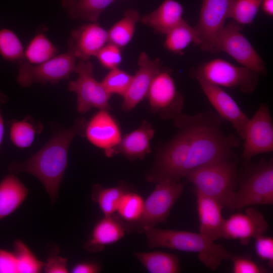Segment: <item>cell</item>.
Instances as JSON below:
<instances>
[{"instance_id": "obj_21", "label": "cell", "mask_w": 273, "mask_h": 273, "mask_svg": "<svg viewBox=\"0 0 273 273\" xmlns=\"http://www.w3.org/2000/svg\"><path fill=\"white\" fill-rule=\"evenodd\" d=\"M183 6L175 0H164L151 13L145 15L140 20L145 25L156 32L167 34L185 19Z\"/></svg>"}, {"instance_id": "obj_18", "label": "cell", "mask_w": 273, "mask_h": 273, "mask_svg": "<svg viewBox=\"0 0 273 273\" xmlns=\"http://www.w3.org/2000/svg\"><path fill=\"white\" fill-rule=\"evenodd\" d=\"M128 232L126 223L119 217L114 214L104 216L94 226L83 248L90 253L101 252L107 246L122 239Z\"/></svg>"}, {"instance_id": "obj_4", "label": "cell", "mask_w": 273, "mask_h": 273, "mask_svg": "<svg viewBox=\"0 0 273 273\" xmlns=\"http://www.w3.org/2000/svg\"><path fill=\"white\" fill-rule=\"evenodd\" d=\"M191 75L220 87L237 89L251 94L256 89L260 75L244 66L235 65L228 61L216 58L194 68Z\"/></svg>"}, {"instance_id": "obj_20", "label": "cell", "mask_w": 273, "mask_h": 273, "mask_svg": "<svg viewBox=\"0 0 273 273\" xmlns=\"http://www.w3.org/2000/svg\"><path fill=\"white\" fill-rule=\"evenodd\" d=\"M154 134L152 124L144 121L138 128L122 136L117 154H122L129 161L144 158L151 153V141Z\"/></svg>"}, {"instance_id": "obj_13", "label": "cell", "mask_w": 273, "mask_h": 273, "mask_svg": "<svg viewBox=\"0 0 273 273\" xmlns=\"http://www.w3.org/2000/svg\"><path fill=\"white\" fill-rule=\"evenodd\" d=\"M109 111L99 110L87 121L82 136L103 150L107 157H111L117 154L122 135L119 123Z\"/></svg>"}, {"instance_id": "obj_39", "label": "cell", "mask_w": 273, "mask_h": 273, "mask_svg": "<svg viewBox=\"0 0 273 273\" xmlns=\"http://www.w3.org/2000/svg\"><path fill=\"white\" fill-rule=\"evenodd\" d=\"M43 270L47 273H68L67 259L56 255L50 256L44 262Z\"/></svg>"}, {"instance_id": "obj_37", "label": "cell", "mask_w": 273, "mask_h": 273, "mask_svg": "<svg viewBox=\"0 0 273 273\" xmlns=\"http://www.w3.org/2000/svg\"><path fill=\"white\" fill-rule=\"evenodd\" d=\"M255 249L261 259L267 261L270 267L273 266V239L271 237L261 235L255 238Z\"/></svg>"}, {"instance_id": "obj_1", "label": "cell", "mask_w": 273, "mask_h": 273, "mask_svg": "<svg viewBox=\"0 0 273 273\" xmlns=\"http://www.w3.org/2000/svg\"><path fill=\"white\" fill-rule=\"evenodd\" d=\"M86 121L85 118L76 119L71 127L54 133L28 159L11 162L9 170L14 174L26 172L33 175L41 183L52 203H55L67 166L71 143L76 136H82Z\"/></svg>"}, {"instance_id": "obj_31", "label": "cell", "mask_w": 273, "mask_h": 273, "mask_svg": "<svg viewBox=\"0 0 273 273\" xmlns=\"http://www.w3.org/2000/svg\"><path fill=\"white\" fill-rule=\"evenodd\" d=\"M262 0H233L228 18L240 25L251 24L260 8Z\"/></svg>"}, {"instance_id": "obj_7", "label": "cell", "mask_w": 273, "mask_h": 273, "mask_svg": "<svg viewBox=\"0 0 273 273\" xmlns=\"http://www.w3.org/2000/svg\"><path fill=\"white\" fill-rule=\"evenodd\" d=\"M218 52L227 54L260 75L267 74L265 62L241 32V25L233 21L225 25L216 37L212 53Z\"/></svg>"}, {"instance_id": "obj_14", "label": "cell", "mask_w": 273, "mask_h": 273, "mask_svg": "<svg viewBox=\"0 0 273 273\" xmlns=\"http://www.w3.org/2000/svg\"><path fill=\"white\" fill-rule=\"evenodd\" d=\"M200 87L218 116L231 123L243 139L246 125L249 118L242 111L233 98L222 87L197 78Z\"/></svg>"}, {"instance_id": "obj_42", "label": "cell", "mask_w": 273, "mask_h": 273, "mask_svg": "<svg viewBox=\"0 0 273 273\" xmlns=\"http://www.w3.org/2000/svg\"><path fill=\"white\" fill-rule=\"evenodd\" d=\"M260 8L265 14L270 17H272L273 0H262Z\"/></svg>"}, {"instance_id": "obj_5", "label": "cell", "mask_w": 273, "mask_h": 273, "mask_svg": "<svg viewBox=\"0 0 273 273\" xmlns=\"http://www.w3.org/2000/svg\"><path fill=\"white\" fill-rule=\"evenodd\" d=\"M272 203L273 162L272 160H262L243 179L226 207L234 210Z\"/></svg>"}, {"instance_id": "obj_6", "label": "cell", "mask_w": 273, "mask_h": 273, "mask_svg": "<svg viewBox=\"0 0 273 273\" xmlns=\"http://www.w3.org/2000/svg\"><path fill=\"white\" fill-rule=\"evenodd\" d=\"M156 184L154 190L144 201V210L140 219L134 223H126L128 232L132 230L143 232L145 228L166 222L185 186L180 181L169 180Z\"/></svg>"}, {"instance_id": "obj_10", "label": "cell", "mask_w": 273, "mask_h": 273, "mask_svg": "<svg viewBox=\"0 0 273 273\" xmlns=\"http://www.w3.org/2000/svg\"><path fill=\"white\" fill-rule=\"evenodd\" d=\"M147 97L151 112L163 119H174L182 113L184 99L168 70L162 68L156 74Z\"/></svg>"}, {"instance_id": "obj_12", "label": "cell", "mask_w": 273, "mask_h": 273, "mask_svg": "<svg viewBox=\"0 0 273 273\" xmlns=\"http://www.w3.org/2000/svg\"><path fill=\"white\" fill-rule=\"evenodd\" d=\"M233 0H202L198 20L194 26L201 49L212 53L214 42L225 25Z\"/></svg>"}, {"instance_id": "obj_36", "label": "cell", "mask_w": 273, "mask_h": 273, "mask_svg": "<svg viewBox=\"0 0 273 273\" xmlns=\"http://www.w3.org/2000/svg\"><path fill=\"white\" fill-rule=\"evenodd\" d=\"M234 273H261L266 270L246 256H231Z\"/></svg>"}, {"instance_id": "obj_38", "label": "cell", "mask_w": 273, "mask_h": 273, "mask_svg": "<svg viewBox=\"0 0 273 273\" xmlns=\"http://www.w3.org/2000/svg\"><path fill=\"white\" fill-rule=\"evenodd\" d=\"M0 273H18L17 260L14 251L0 249Z\"/></svg>"}, {"instance_id": "obj_16", "label": "cell", "mask_w": 273, "mask_h": 273, "mask_svg": "<svg viewBox=\"0 0 273 273\" xmlns=\"http://www.w3.org/2000/svg\"><path fill=\"white\" fill-rule=\"evenodd\" d=\"M268 227L263 215L249 207L245 213H235L225 219L222 238L238 240L242 245H247L252 238L264 235Z\"/></svg>"}, {"instance_id": "obj_40", "label": "cell", "mask_w": 273, "mask_h": 273, "mask_svg": "<svg viewBox=\"0 0 273 273\" xmlns=\"http://www.w3.org/2000/svg\"><path fill=\"white\" fill-rule=\"evenodd\" d=\"M101 265L93 261H83L75 264L72 267V273H97L101 271Z\"/></svg>"}, {"instance_id": "obj_27", "label": "cell", "mask_w": 273, "mask_h": 273, "mask_svg": "<svg viewBox=\"0 0 273 273\" xmlns=\"http://www.w3.org/2000/svg\"><path fill=\"white\" fill-rule=\"evenodd\" d=\"M43 129V125L30 116L21 120H13L10 126V138L14 145L20 149L30 146L35 135Z\"/></svg>"}, {"instance_id": "obj_30", "label": "cell", "mask_w": 273, "mask_h": 273, "mask_svg": "<svg viewBox=\"0 0 273 273\" xmlns=\"http://www.w3.org/2000/svg\"><path fill=\"white\" fill-rule=\"evenodd\" d=\"M144 201L136 192L127 190L121 197L117 207L119 217L127 223L136 222L143 214Z\"/></svg>"}, {"instance_id": "obj_17", "label": "cell", "mask_w": 273, "mask_h": 273, "mask_svg": "<svg viewBox=\"0 0 273 273\" xmlns=\"http://www.w3.org/2000/svg\"><path fill=\"white\" fill-rule=\"evenodd\" d=\"M107 42V31L97 22H89L72 31L68 50L79 60H88Z\"/></svg>"}, {"instance_id": "obj_9", "label": "cell", "mask_w": 273, "mask_h": 273, "mask_svg": "<svg viewBox=\"0 0 273 273\" xmlns=\"http://www.w3.org/2000/svg\"><path fill=\"white\" fill-rule=\"evenodd\" d=\"M75 72L78 77L69 82L68 89L77 95V111L84 114L94 108L110 110L111 95L95 78L93 63L89 60H79Z\"/></svg>"}, {"instance_id": "obj_41", "label": "cell", "mask_w": 273, "mask_h": 273, "mask_svg": "<svg viewBox=\"0 0 273 273\" xmlns=\"http://www.w3.org/2000/svg\"><path fill=\"white\" fill-rule=\"evenodd\" d=\"M8 101L9 99L7 96L0 90V150L4 133V123L2 115L1 106L2 104L6 103Z\"/></svg>"}, {"instance_id": "obj_25", "label": "cell", "mask_w": 273, "mask_h": 273, "mask_svg": "<svg viewBox=\"0 0 273 273\" xmlns=\"http://www.w3.org/2000/svg\"><path fill=\"white\" fill-rule=\"evenodd\" d=\"M165 48L169 52L182 55L184 50L191 43L199 46L196 30L185 20L165 34Z\"/></svg>"}, {"instance_id": "obj_11", "label": "cell", "mask_w": 273, "mask_h": 273, "mask_svg": "<svg viewBox=\"0 0 273 273\" xmlns=\"http://www.w3.org/2000/svg\"><path fill=\"white\" fill-rule=\"evenodd\" d=\"M242 158L249 161L258 154L273 151V123L268 107L261 104L246 125Z\"/></svg>"}, {"instance_id": "obj_15", "label": "cell", "mask_w": 273, "mask_h": 273, "mask_svg": "<svg viewBox=\"0 0 273 273\" xmlns=\"http://www.w3.org/2000/svg\"><path fill=\"white\" fill-rule=\"evenodd\" d=\"M138 63V69L123 96L121 108L125 112L133 109L147 97L153 79L162 69L159 59L153 60L145 52L140 54Z\"/></svg>"}, {"instance_id": "obj_19", "label": "cell", "mask_w": 273, "mask_h": 273, "mask_svg": "<svg viewBox=\"0 0 273 273\" xmlns=\"http://www.w3.org/2000/svg\"><path fill=\"white\" fill-rule=\"evenodd\" d=\"M200 233L215 241L222 238L225 219L223 206L215 200L196 192Z\"/></svg>"}, {"instance_id": "obj_28", "label": "cell", "mask_w": 273, "mask_h": 273, "mask_svg": "<svg viewBox=\"0 0 273 273\" xmlns=\"http://www.w3.org/2000/svg\"><path fill=\"white\" fill-rule=\"evenodd\" d=\"M140 19L138 11L132 9L126 10L124 17L107 31L109 42L120 48L126 46L133 37Z\"/></svg>"}, {"instance_id": "obj_29", "label": "cell", "mask_w": 273, "mask_h": 273, "mask_svg": "<svg viewBox=\"0 0 273 273\" xmlns=\"http://www.w3.org/2000/svg\"><path fill=\"white\" fill-rule=\"evenodd\" d=\"M57 52L54 43L43 33H37L24 51V59L33 65L44 62L55 56Z\"/></svg>"}, {"instance_id": "obj_24", "label": "cell", "mask_w": 273, "mask_h": 273, "mask_svg": "<svg viewBox=\"0 0 273 273\" xmlns=\"http://www.w3.org/2000/svg\"><path fill=\"white\" fill-rule=\"evenodd\" d=\"M134 255L150 273H177L180 271L177 255L161 251L136 252Z\"/></svg>"}, {"instance_id": "obj_8", "label": "cell", "mask_w": 273, "mask_h": 273, "mask_svg": "<svg viewBox=\"0 0 273 273\" xmlns=\"http://www.w3.org/2000/svg\"><path fill=\"white\" fill-rule=\"evenodd\" d=\"M76 59L73 54L68 50L66 52L38 64L21 61L17 80L24 87H28L33 83H58L68 78L70 75L75 72Z\"/></svg>"}, {"instance_id": "obj_22", "label": "cell", "mask_w": 273, "mask_h": 273, "mask_svg": "<svg viewBox=\"0 0 273 273\" xmlns=\"http://www.w3.org/2000/svg\"><path fill=\"white\" fill-rule=\"evenodd\" d=\"M28 193L24 184L12 173L0 181V220L14 212L23 203Z\"/></svg>"}, {"instance_id": "obj_3", "label": "cell", "mask_w": 273, "mask_h": 273, "mask_svg": "<svg viewBox=\"0 0 273 273\" xmlns=\"http://www.w3.org/2000/svg\"><path fill=\"white\" fill-rule=\"evenodd\" d=\"M213 161L190 172L186 178L196 192L211 198L227 207L235 192L236 163L232 160Z\"/></svg>"}, {"instance_id": "obj_23", "label": "cell", "mask_w": 273, "mask_h": 273, "mask_svg": "<svg viewBox=\"0 0 273 273\" xmlns=\"http://www.w3.org/2000/svg\"><path fill=\"white\" fill-rule=\"evenodd\" d=\"M115 0H62V6L72 19L97 22Z\"/></svg>"}, {"instance_id": "obj_2", "label": "cell", "mask_w": 273, "mask_h": 273, "mask_svg": "<svg viewBox=\"0 0 273 273\" xmlns=\"http://www.w3.org/2000/svg\"><path fill=\"white\" fill-rule=\"evenodd\" d=\"M143 232L149 248L161 247L194 252L200 261L211 270H215L224 260L231 257L230 253L200 233L145 228Z\"/></svg>"}, {"instance_id": "obj_33", "label": "cell", "mask_w": 273, "mask_h": 273, "mask_svg": "<svg viewBox=\"0 0 273 273\" xmlns=\"http://www.w3.org/2000/svg\"><path fill=\"white\" fill-rule=\"evenodd\" d=\"M14 252L17 260L18 273H38L43 270L44 262L39 260L23 241H15Z\"/></svg>"}, {"instance_id": "obj_35", "label": "cell", "mask_w": 273, "mask_h": 273, "mask_svg": "<svg viewBox=\"0 0 273 273\" xmlns=\"http://www.w3.org/2000/svg\"><path fill=\"white\" fill-rule=\"evenodd\" d=\"M96 57L104 67L109 69L118 68L122 59L120 48L111 43L104 46Z\"/></svg>"}, {"instance_id": "obj_26", "label": "cell", "mask_w": 273, "mask_h": 273, "mask_svg": "<svg viewBox=\"0 0 273 273\" xmlns=\"http://www.w3.org/2000/svg\"><path fill=\"white\" fill-rule=\"evenodd\" d=\"M128 190L129 187L123 182L110 188L96 184L92 188V199L98 205L105 216H111L116 212L121 197Z\"/></svg>"}, {"instance_id": "obj_34", "label": "cell", "mask_w": 273, "mask_h": 273, "mask_svg": "<svg viewBox=\"0 0 273 273\" xmlns=\"http://www.w3.org/2000/svg\"><path fill=\"white\" fill-rule=\"evenodd\" d=\"M132 76L118 68L110 71L101 81L106 92L111 95L123 97L130 85Z\"/></svg>"}, {"instance_id": "obj_32", "label": "cell", "mask_w": 273, "mask_h": 273, "mask_svg": "<svg viewBox=\"0 0 273 273\" xmlns=\"http://www.w3.org/2000/svg\"><path fill=\"white\" fill-rule=\"evenodd\" d=\"M24 50L22 42L16 34L10 29L0 30V55L11 62H21Z\"/></svg>"}]
</instances>
